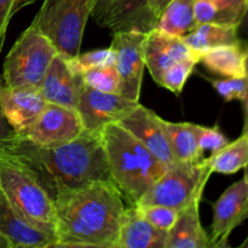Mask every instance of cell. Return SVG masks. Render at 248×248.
Segmentation results:
<instances>
[{
  "label": "cell",
  "mask_w": 248,
  "mask_h": 248,
  "mask_svg": "<svg viewBox=\"0 0 248 248\" xmlns=\"http://www.w3.org/2000/svg\"><path fill=\"white\" fill-rule=\"evenodd\" d=\"M196 55L189 48L183 38L171 35L154 28L148 31L144 40L145 68L155 82L160 75L174 63Z\"/></svg>",
  "instance_id": "cell-16"
},
{
  "label": "cell",
  "mask_w": 248,
  "mask_h": 248,
  "mask_svg": "<svg viewBox=\"0 0 248 248\" xmlns=\"http://www.w3.org/2000/svg\"><path fill=\"white\" fill-rule=\"evenodd\" d=\"M82 80L87 86L106 92L119 93L120 92V77L115 65L93 68L82 73Z\"/></svg>",
  "instance_id": "cell-27"
},
{
  "label": "cell",
  "mask_w": 248,
  "mask_h": 248,
  "mask_svg": "<svg viewBox=\"0 0 248 248\" xmlns=\"http://www.w3.org/2000/svg\"><path fill=\"white\" fill-rule=\"evenodd\" d=\"M248 219V182L246 178L228 186L213 203L210 244L212 248L229 246V237L240 224Z\"/></svg>",
  "instance_id": "cell-10"
},
{
  "label": "cell",
  "mask_w": 248,
  "mask_h": 248,
  "mask_svg": "<svg viewBox=\"0 0 248 248\" xmlns=\"http://www.w3.org/2000/svg\"><path fill=\"white\" fill-rule=\"evenodd\" d=\"M240 247H247V248H248V235H247L246 240H245V241L242 242L241 245H240Z\"/></svg>",
  "instance_id": "cell-41"
},
{
  "label": "cell",
  "mask_w": 248,
  "mask_h": 248,
  "mask_svg": "<svg viewBox=\"0 0 248 248\" xmlns=\"http://www.w3.org/2000/svg\"><path fill=\"white\" fill-rule=\"evenodd\" d=\"M184 41L194 53L200 58L201 53L223 45H235L241 43L236 26L207 22L196 24L195 28L184 36Z\"/></svg>",
  "instance_id": "cell-21"
},
{
  "label": "cell",
  "mask_w": 248,
  "mask_h": 248,
  "mask_svg": "<svg viewBox=\"0 0 248 248\" xmlns=\"http://www.w3.org/2000/svg\"><path fill=\"white\" fill-rule=\"evenodd\" d=\"M0 186L29 224L56 237L52 196L26 161L2 148H0Z\"/></svg>",
  "instance_id": "cell-4"
},
{
  "label": "cell",
  "mask_w": 248,
  "mask_h": 248,
  "mask_svg": "<svg viewBox=\"0 0 248 248\" xmlns=\"http://www.w3.org/2000/svg\"><path fill=\"white\" fill-rule=\"evenodd\" d=\"M195 131L199 148L202 154L205 152H210L211 154H213L230 142L217 125L208 127V126L195 124Z\"/></svg>",
  "instance_id": "cell-31"
},
{
  "label": "cell",
  "mask_w": 248,
  "mask_h": 248,
  "mask_svg": "<svg viewBox=\"0 0 248 248\" xmlns=\"http://www.w3.org/2000/svg\"><path fill=\"white\" fill-rule=\"evenodd\" d=\"M110 47L115 53V67L120 77L119 94L140 102L145 68L144 40L147 33L136 31H114Z\"/></svg>",
  "instance_id": "cell-8"
},
{
  "label": "cell",
  "mask_w": 248,
  "mask_h": 248,
  "mask_svg": "<svg viewBox=\"0 0 248 248\" xmlns=\"http://www.w3.org/2000/svg\"><path fill=\"white\" fill-rule=\"evenodd\" d=\"M213 173L235 174L248 162V135L242 133L237 140L206 157Z\"/></svg>",
  "instance_id": "cell-25"
},
{
  "label": "cell",
  "mask_w": 248,
  "mask_h": 248,
  "mask_svg": "<svg viewBox=\"0 0 248 248\" xmlns=\"http://www.w3.org/2000/svg\"><path fill=\"white\" fill-rule=\"evenodd\" d=\"M36 0H0V52L5 45L7 28L12 17L23 7L34 4Z\"/></svg>",
  "instance_id": "cell-32"
},
{
  "label": "cell",
  "mask_w": 248,
  "mask_h": 248,
  "mask_svg": "<svg viewBox=\"0 0 248 248\" xmlns=\"http://www.w3.org/2000/svg\"><path fill=\"white\" fill-rule=\"evenodd\" d=\"M68 63L73 70L82 74L86 70L93 68L115 65V53L109 46L108 48H98V50L87 51L85 53L80 52L77 57L68 60Z\"/></svg>",
  "instance_id": "cell-28"
},
{
  "label": "cell",
  "mask_w": 248,
  "mask_h": 248,
  "mask_svg": "<svg viewBox=\"0 0 248 248\" xmlns=\"http://www.w3.org/2000/svg\"><path fill=\"white\" fill-rule=\"evenodd\" d=\"M53 202L55 247L116 248L126 206L113 181L60 190Z\"/></svg>",
  "instance_id": "cell-1"
},
{
  "label": "cell",
  "mask_w": 248,
  "mask_h": 248,
  "mask_svg": "<svg viewBox=\"0 0 248 248\" xmlns=\"http://www.w3.org/2000/svg\"><path fill=\"white\" fill-rule=\"evenodd\" d=\"M0 148L14 153L38 174L50 195L64 189L81 188L99 181H113L102 131H82L69 142L40 147L14 135L0 140Z\"/></svg>",
  "instance_id": "cell-2"
},
{
  "label": "cell",
  "mask_w": 248,
  "mask_h": 248,
  "mask_svg": "<svg viewBox=\"0 0 248 248\" xmlns=\"http://www.w3.org/2000/svg\"><path fill=\"white\" fill-rule=\"evenodd\" d=\"M82 84V75L73 70L67 58L57 53L41 82L40 90L46 102L77 109Z\"/></svg>",
  "instance_id": "cell-15"
},
{
  "label": "cell",
  "mask_w": 248,
  "mask_h": 248,
  "mask_svg": "<svg viewBox=\"0 0 248 248\" xmlns=\"http://www.w3.org/2000/svg\"><path fill=\"white\" fill-rule=\"evenodd\" d=\"M237 31H239V35L240 38H241V40H246V39H248V9L246 15H245V17L242 18L241 23H240L239 28H237Z\"/></svg>",
  "instance_id": "cell-37"
},
{
  "label": "cell",
  "mask_w": 248,
  "mask_h": 248,
  "mask_svg": "<svg viewBox=\"0 0 248 248\" xmlns=\"http://www.w3.org/2000/svg\"><path fill=\"white\" fill-rule=\"evenodd\" d=\"M201 200L179 211L176 223L167 232V248H211L210 236L201 224Z\"/></svg>",
  "instance_id": "cell-19"
},
{
  "label": "cell",
  "mask_w": 248,
  "mask_h": 248,
  "mask_svg": "<svg viewBox=\"0 0 248 248\" xmlns=\"http://www.w3.org/2000/svg\"><path fill=\"white\" fill-rule=\"evenodd\" d=\"M247 9L248 0H195V22L229 24L239 28Z\"/></svg>",
  "instance_id": "cell-22"
},
{
  "label": "cell",
  "mask_w": 248,
  "mask_h": 248,
  "mask_svg": "<svg viewBox=\"0 0 248 248\" xmlns=\"http://www.w3.org/2000/svg\"><path fill=\"white\" fill-rule=\"evenodd\" d=\"M242 44H244L245 51H246V64H247V77H248V39H246V40H242Z\"/></svg>",
  "instance_id": "cell-39"
},
{
  "label": "cell",
  "mask_w": 248,
  "mask_h": 248,
  "mask_svg": "<svg viewBox=\"0 0 248 248\" xmlns=\"http://www.w3.org/2000/svg\"><path fill=\"white\" fill-rule=\"evenodd\" d=\"M0 235L12 248L55 247L56 237L29 224L14 207L0 186Z\"/></svg>",
  "instance_id": "cell-14"
},
{
  "label": "cell",
  "mask_w": 248,
  "mask_h": 248,
  "mask_svg": "<svg viewBox=\"0 0 248 248\" xmlns=\"http://www.w3.org/2000/svg\"><path fill=\"white\" fill-rule=\"evenodd\" d=\"M0 248H12L11 245H10V242L7 241L5 237H2L1 235H0Z\"/></svg>",
  "instance_id": "cell-38"
},
{
  "label": "cell",
  "mask_w": 248,
  "mask_h": 248,
  "mask_svg": "<svg viewBox=\"0 0 248 248\" xmlns=\"http://www.w3.org/2000/svg\"><path fill=\"white\" fill-rule=\"evenodd\" d=\"M111 179L130 205L140 202L169 166L120 124L102 130Z\"/></svg>",
  "instance_id": "cell-3"
},
{
  "label": "cell",
  "mask_w": 248,
  "mask_h": 248,
  "mask_svg": "<svg viewBox=\"0 0 248 248\" xmlns=\"http://www.w3.org/2000/svg\"><path fill=\"white\" fill-rule=\"evenodd\" d=\"M94 0H44L31 24L38 27L67 60L77 57Z\"/></svg>",
  "instance_id": "cell-5"
},
{
  "label": "cell",
  "mask_w": 248,
  "mask_h": 248,
  "mask_svg": "<svg viewBox=\"0 0 248 248\" xmlns=\"http://www.w3.org/2000/svg\"><path fill=\"white\" fill-rule=\"evenodd\" d=\"M46 104L40 86H6L1 91L4 118L16 136L27 135Z\"/></svg>",
  "instance_id": "cell-12"
},
{
  "label": "cell",
  "mask_w": 248,
  "mask_h": 248,
  "mask_svg": "<svg viewBox=\"0 0 248 248\" xmlns=\"http://www.w3.org/2000/svg\"><path fill=\"white\" fill-rule=\"evenodd\" d=\"M170 1H171V0H150V10H152V14L154 15V17L156 18V22L160 14L162 12V10L165 9V6H166Z\"/></svg>",
  "instance_id": "cell-35"
},
{
  "label": "cell",
  "mask_w": 248,
  "mask_h": 248,
  "mask_svg": "<svg viewBox=\"0 0 248 248\" xmlns=\"http://www.w3.org/2000/svg\"><path fill=\"white\" fill-rule=\"evenodd\" d=\"M162 127L177 162H198L203 159L196 140L195 124L172 123L162 119Z\"/></svg>",
  "instance_id": "cell-23"
},
{
  "label": "cell",
  "mask_w": 248,
  "mask_h": 248,
  "mask_svg": "<svg viewBox=\"0 0 248 248\" xmlns=\"http://www.w3.org/2000/svg\"><path fill=\"white\" fill-rule=\"evenodd\" d=\"M224 101H241L248 90V77L207 79Z\"/></svg>",
  "instance_id": "cell-30"
},
{
  "label": "cell",
  "mask_w": 248,
  "mask_h": 248,
  "mask_svg": "<svg viewBox=\"0 0 248 248\" xmlns=\"http://www.w3.org/2000/svg\"><path fill=\"white\" fill-rule=\"evenodd\" d=\"M199 63L208 72L220 78L247 77L246 51L242 41L235 45H223L201 53Z\"/></svg>",
  "instance_id": "cell-20"
},
{
  "label": "cell",
  "mask_w": 248,
  "mask_h": 248,
  "mask_svg": "<svg viewBox=\"0 0 248 248\" xmlns=\"http://www.w3.org/2000/svg\"><path fill=\"white\" fill-rule=\"evenodd\" d=\"M156 26V18L150 10V0H115L99 27L111 33L136 31L148 33Z\"/></svg>",
  "instance_id": "cell-18"
},
{
  "label": "cell",
  "mask_w": 248,
  "mask_h": 248,
  "mask_svg": "<svg viewBox=\"0 0 248 248\" xmlns=\"http://www.w3.org/2000/svg\"><path fill=\"white\" fill-rule=\"evenodd\" d=\"M143 217L164 232H169L176 223L179 211L164 205H137Z\"/></svg>",
  "instance_id": "cell-29"
},
{
  "label": "cell",
  "mask_w": 248,
  "mask_h": 248,
  "mask_svg": "<svg viewBox=\"0 0 248 248\" xmlns=\"http://www.w3.org/2000/svg\"><path fill=\"white\" fill-rule=\"evenodd\" d=\"M57 53L52 41L31 23L5 57L4 84L6 86H40Z\"/></svg>",
  "instance_id": "cell-6"
},
{
  "label": "cell",
  "mask_w": 248,
  "mask_h": 248,
  "mask_svg": "<svg viewBox=\"0 0 248 248\" xmlns=\"http://www.w3.org/2000/svg\"><path fill=\"white\" fill-rule=\"evenodd\" d=\"M245 178H246V181L248 182V162H247V165H246V167H245Z\"/></svg>",
  "instance_id": "cell-40"
},
{
  "label": "cell",
  "mask_w": 248,
  "mask_h": 248,
  "mask_svg": "<svg viewBox=\"0 0 248 248\" xmlns=\"http://www.w3.org/2000/svg\"><path fill=\"white\" fill-rule=\"evenodd\" d=\"M114 2H115V0H94L91 18L93 19L98 26H101L102 22L106 18L107 14L109 12L110 7L113 6Z\"/></svg>",
  "instance_id": "cell-33"
},
{
  "label": "cell",
  "mask_w": 248,
  "mask_h": 248,
  "mask_svg": "<svg viewBox=\"0 0 248 248\" xmlns=\"http://www.w3.org/2000/svg\"><path fill=\"white\" fill-rule=\"evenodd\" d=\"M116 248H167V232L150 224L137 205L125 208Z\"/></svg>",
  "instance_id": "cell-17"
},
{
  "label": "cell",
  "mask_w": 248,
  "mask_h": 248,
  "mask_svg": "<svg viewBox=\"0 0 248 248\" xmlns=\"http://www.w3.org/2000/svg\"><path fill=\"white\" fill-rule=\"evenodd\" d=\"M242 110H244V127H242V133L248 135V90L245 94L244 98L241 99Z\"/></svg>",
  "instance_id": "cell-36"
},
{
  "label": "cell",
  "mask_w": 248,
  "mask_h": 248,
  "mask_svg": "<svg viewBox=\"0 0 248 248\" xmlns=\"http://www.w3.org/2000/svg\"><path fill=\"white\" fill-rule=\"evenodd\" d=\"M212 170L207 159L198 162H177L165 171L136 205H164L182 211L202 199Z\"/></svg>",
  "instance_id": "cell-7"
},
{
  "label": "cell",
  "mask_w": 248,
  "mask_h": 248,
  "mask_svg": "<svg viewBox=\"0 0 248 248\" xmlns=\"http://www.w3.org/2000/svg\"><path fill=\"white\" fill-rule=\"evenodd\" d=\"M4 80L2 78L0 77V140H9L11 138L12 136L15 135L12 128L10 127L9 124L6 123L4 118V114H2V109H1V91H2V87H4Z\"/></svg>",
  "instance_id": "cell-34"
},
{
  "label": "cell",
  "mask_w": 248,
  "mask_h": 248,
  "mask_svg": "<svg viewBox=\"0 0 248 248\" xmlns=\"http://www.w3.org/2000/svg\"><path fill=\"white\" fill-rule=\"evenodd\" d=\"M195 27V0H171L160 14L155 28L184 38Z\"/></svg>",
  "instance_id": "cell-24"
},
{
  "label": "cell",
  "mask_w": 248,
  "mask_h": 248,
  "mask_svg": "<svg viewBox=\"0 0 248 248\" xmlns=\"http://www.w3.org/2000/svg\"><path fill=\"white\" fill-rule=\"evenodd\" d=\"M118 124L132 133L167 166L177 164L169 138L162 127V119L149 108L138 103L137 107L124 116Z\"/></svg>",
  "instance_id": "cell-13"
},
{
  "label": "cell",
  "mask_w": 248,
  "mask_h": 248,
  "mask_svg": "<svg viewBox=\"0 0 248 248\" xmlns=\"http://www.w3.org/2000/svg\"><path fill=\"white\" fill-rule=\"evenodd\" d=\"M198 55L189 56V57L174 63V64H172L171 67L167 68V69L160 75L156 84L178 96V94L182 93V91H183L186 80L189 79V77L191 75L194 68H195V65L198 64Z\"/></svg>",
  "instance_id": "cell-26"
},
{
  "label": "cell",
  "mask_w": 248,
  "mask_h": 248,
  "mask_svg": "<svg viewBox=\"0 0 248 248\" xmlns=\"http://www.w3.org/2000/svg\"><path fill=\"white\" fill-rule=\"evenodd\" d=\"M84 130L77 109L46 102L40 115L23 137L35 145L48 147L69 142Z\"/></svg>",
  "instance_id": "cell-9"
},
{
  "label": "cell",
  "mask_w": 248,
  "mask_h": 248,
  "mask_svg": "<svg viewBox=\"0 0 248 248\" xmlns=\"http://www.w3.org/2000/svg\"><path fill=\"white\" fill-rule=\"evenodd\" d=\"M138 103L119 93L97 91L84 82L80 89L77 110L85 130L102 131L109 124L119 123Z\"/></svg>",
  "instance_id": "cell-11"
}]
</instances>
